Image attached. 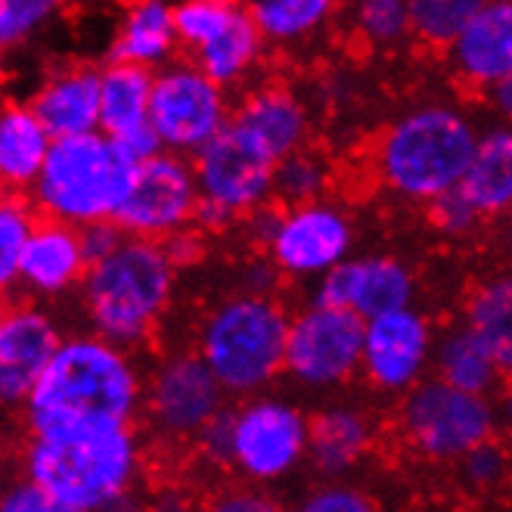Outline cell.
<instances>
[{
  "mask_svg": "<svg viewBox=\"0 0 512 512\" xmlns=\"http://www.w3.org/2000/svg\"><path fill=\"white\" fill-rule=\"evenodd\" d=\"M329 180H333V171H329L326 159L298 146L292 153L280 156L274 165V199L280 205L323 199L329 190Z\"/></svg>",
  "mask_w": 512,
  "mask_h": 512,
  "instance_id": "obj_31",
  "label": "cell"
},
{
  "mask_svg": "<svg viewBox=\"0 0 512 512\" xmlns=\"http://www.w3.org/2000/svg\"><path fill=\"white\" fill-rule=\"evenodd\" d=\"M339 0H246V13L270 44H298L333 19Z\"/></svg>",
  "mask_w": 512,
  "mask_h": 512,
  "instance_id": "obj_29",
  "label": "cell"
},
{
  "mask_svg": "<svg viewBox=\"0 0 512 512\" xmlns=\"http://www.w3.org/2000/svg\"><path fill=\"white\" fill-rule=\"evenodd\" d=\"M230 419L233 410L224 404L208 423L196 432V444L202 450V457L215 466H230Z\"/></svg>",
  "mask_w": 512,
  "mask_h": 512,
  "instance_id": "obj_39",
  "label": "cell"
},
{
  "mask_svg": "<svg viewBox=\"0 0 512 512\" xmlns=\"http://www.w3.org/2000/svg\"><path fill=\"white\" fill-rule=\"evenodd\" d=\"M457 463H460L463 485L475 494L494 491L497 485H503V478H506V450L494 438L469 447Z\"/></svg>",
  "mask_w": 512,
  "mask_h": 512,
  "instance_id": "obj_37",
  "label": "cell"
},
{
  "mask_svg": "<svg viewBox=\"0 0 512 512\" xmlns=\"http://www.w3.org/2000/svg\"><path fill=\"white\" fill-rule=\"evenodd\" d=\"M50 134L28 103L0 106V193H28L50 149Z\"/></svg>",
  "mask_w": 512,
  "mask_h": 512,
  "instance_id": "obj_24",
  "label": "cell"
},
{
  "mask_svg": "<svg viewBox=\"0 0 512 512\" xmlns=\"http://www.w3.org/2000/svg\"><path fill=\"white\" fill-rule=\"evenodd\" d=\"M426 205H429V218H432L435 230L444 236H454V239L469 236L481 221H485L460 187H450V190L438 193Z\"/></svg>",
  "mask_w": 512,
  "mask_h": 512,
  "instance_id": "obj_38",
  "label": "cell"
},
{
  "mask_svg": "<svg viewBox=\"0 0 512 512\" xmlns=\"http://www.w3.org/2000/svg\"><path fill=\"white\" fill-rule=\"evenodd\" d=\"M162 249H165V255L171 258V264L180 270V267H193L199 258H202V252H205V233H199L193 224L190 227H184V230H177V233H171V236H165L162 239Z\"/></svg>",
  "mask_w": 512,
  "mask_h": 512,
  "instance_id": "obj_44",
  "label": "cell"
},
{
  "mask_svg": "<svg viewBox=\"0 0 512 512\" xmlns=\"http://www.w3.org/2000/svg\"><path fill=\"white\" fill-rule=\"evenodd\" d=\"M485 100H488V106L494 109V112H500L503 118L512 112V78H500V81H494V84H488L485 90Z\"/></svg>",
  "mask_w": 512,
  "mask_h": 512,
  "instance_id": "obj_49",
  "label": "cell"
},
{
  "mask_svg": "<svg viewBox=\"0 0 512 512\" xmlns=\"http://www.w3.org/2000/svg\"><path fill=\"white\" fill-rule=\"evenodd\" d=\"M481 218L506 215L512 205V131L497 125L478 134L475 153L457 184Z\"/></svg>",
  "mask_w": 512,
  "mask_h": 512,
  "instance_id": "obj_23",
  "label": "cell"
},
{
  "mask_svg": "<svg viewBox=\"0 0 512 512\" xmlns=\"http://www.w3.org/2000/svg\"><path fill=\"white\" fill-rule=\"evenodd\" d=\"M239 221L236 212H230V208L224 202H215V199H208V196H199L196 208H193V227L205 236H212V233H227L233 224Z\"/></svg>",
  "mask_w": 512,
  "mask_h": 512,
  "instance_id": "obj_46",
  "label": "cell"
},
{
  "mask_svg": "<svg viewBox=\"0 0 512 512\" xmlns=\"http://www.w3.org/2000/svg\"><path fill=\"white\" fill-rule=\"evenodd\" d=\"M444 50L450 53L457 78L472 90L512 78V4L488 0Z\"/></svg>",
  "mask_w": 512,
  "mask_h": 512,
  "instance_id": "obj_19",
  "label": "cell"
},
{
  "mask_svg": "<svg viewBox=\"0 0 512 512\" xmlns=\"http://www.w3.org/2000/svg\"><path fill=\"white\" fill-rule=\"evenodd\" d=\"M35 218V205L25 193H0V295L16 289L19 255Z\"/></svg>",
  "mask_w": 512,
  "mask_h": 512,
  "instance_id": "obj_34",
  "label": "cell"
},
{
  "mask_svg": "<svg viewBox=\"0 0 512 512\" xmlns=\"http://www.w3.org/2000/svg\"><path fill=\"white\" fill-rule=\"evenodd\" d=\"M122 239H125V233L112 218L90 221V224L78 227V243H81V252H84L87 264H94V261L106 258L109 252H115Z\"/></svg>",
  "mask_w": 512,
  "mask_h": 512,
  "instance_id": "obj_41",
  "label": "cell"
},
{
  "mask_svg": "<svg viewBox=\"0 0 512 512\" xmlns=\"http://www.w3.org/2000/svg\"><path fill=\"white\" fill-rule=\"evenodd\" d=\"M432 367H435V376L444 379L447 385L475 391V395H491L506 376L491 345L481 336H475L466 323L450 329L441 339H435Z\"/></svg>",
  "mask_w": 512,
  "mask_h": 512,
  "instance_id": "obj_25",
  "label": "cell"
},
{
  "mask_svg": "<svg viewBox=\"0 0 512 512\" xmlns=\"http://www.w3.org/2000/svg\"><path fill=\"white\" fill-rule=\"evenodd\" d=\"M199 202V187L193 177V162L180 153H156L134 165L131 187L118 205L112 221L125 236L162 239L190 227L193 208Z\"/></svg>",
  "mask_w": 512,
  "mask_h": 512,
  "instance_id": "obj_11",
  "label": "cell"
},
{
  "mask_svg": "<svg viewBox=\"0 0 512 512\" xmlns=\"http://www.w3.org/2000/svg\"><path fill=\"white\" fill-rule=\"evenodd\" d=\"M131 177L134 162L125 159L109 134L53 137L35 184L28 187V202L41 218L84 227L118 212Z\"/></svg>",
  "mask_w": 512,
  "mask_h": 512,
  "instance_id": "obj_6",
  "label": "cell"
},
{
  "mask_svg": "<svg viewBox=\"0 0 512 512\" xmlns=\"http://www.w3.org/2000/svg\"><path fill=\"white\" fill-rule=\"evenodd\" d=\"M401 429L419 457L457 463L469 447L497 435V407L491 395H475L444 379H419L404 391Z\"/></svg>",
  "mask_w": 512,
  "mask_h": 512,
  "instance_id": "obj_7",
  "label": "cell"
},
{
  "mask_svg": "<svg viewBox=\"0 0 512 512\" xmlns=\"http://www.w3.org/2000/svg\"><path fill=\"white\" fill-rule=\"evenodd\" d=\"M289 311L274 295L236 292L205 314L196 354L227 398H249L283 376Z\"/></svg>",
  "mask_w": 512,
  "mask_h": 512,
  "instance_id": "obj_5",
  "label": "cell"
},
{
  "mask_svg": "<svg viewBox=\"0 0 512 512\" xmlns=\"http://www.w3.org/2000/svg\"><path fill=\"white\" fill-rule=\"evenodd\" d=\"M354 249V221L339 205L314 199L286 205L280 227L264 249L280 274L292 280H317L323 270L348 258Z\"/></svg>",
  "mask_w": 512,
  "mask_h": 512,
  "instance_id": "obj_15",
  "label": "cell"
},
{
  "mask_svg": "<svg viewBox=\"0 0 512 512\" xmlns=\"http://www.w3.org/2000/svg\"><path fill=\"white\" fill-rule=\"evenodd\" d=\"M485 4L488 0H407L410 35L429 47L444 50Z\"/></svg>",
  "mask_w": 512,
  "mask_h": 512,
  "instance_id": "obj_32",
  "label": "cell"
},
{
  "mask_svg": "<svg viewBox=\"0 0 512 512\" xmlns=\"http://www.w3.org/2000/svg\"><path fill=\"white\" fill-rule=\"evenodd\" d=\"M280 283V270L277 264L270 261L267 255H258L249 261L246 274H243V292H252V295H274Z\"/></svg>",
  "mask_w": 512,
  "mask_h": 512,
  "instance_id": "obj_47",
  "label": "cell"
},
{
  "mask_svg": "<svg viewBox=\"0 0 512 512\" xmlns=\"http://www.w3.org/2000/svg\"><path fill=\"white\" fill-rule=\"evenodd\" d=\"M50 137L100 131V69L72 66L50 75L28 103Z\"/></svg>",
  "mask_w": 512,
  "mask_h": 512,
  "instance_id": "obj_20",
  "label": "cell"
},
{
  "mask_svg": "<svg viewBox=\"0 0 512 512\" xmlns=\"http://www.w3.org/2000/svg\"><path fill=\"white\" fill-rule=\"evenodd\" d=\"M264 38L255 28L246 7H239L233 19L221 28V32L193 50V63L221 87H233L243 81L261 59Z\"/></svg>",
  "mask_w": 512,
  "mask_h": 512,
  "instance_id": "obj_27",
  "label": "cell"
},
{
  "mask_svg": "<svg viewBox=\"0 0 512 512\" xmlns=\"http://www.w3.org/2000/svg\"><path fill=\"white\" fill-rule=\"evenodd\" d=\"M274 165L277 159L233 118L193 153L199 196L224 202L239 218L274 199Z\"/></svg>",
  "mask_w": 512,
  "mask_h": 512,
  "instance_id": "obj_12",
  "label": "cell"
},
{
  "mask_svg": "<svg viewBox=\"0 0 512 512\" xmlns=\"http://www.w3.org/2000/svg\"><path fill=\"white\" fill-rule=\"evenodd\" d=\"M84 270L87 258L78 243V227L53 218H35L19 255L16 286L32 298H59L81 283Z\"/></svg>",
  "mask_w": 512,
  "mask_h": 512,
  "instance_id": "obj_18",
  "label": "cell"
},
{
  "mask_svg": "<svg viewBox=\"0 0 512 512\" xmlns=\"http://www.w3.org/2000/svg\"><path fill=\"white\" fill-rule=\"evenodd\" d=\"M4 308H7V305H4V295H0V314H4Z\"/></svg>",
  "mask_w": 512,
  "mask_h": 512,
  "instance_id": "obj_50",
  "label": "cell"
},
{
  "mask_svg": "<svg viewBox=\"0 0 512 512\" xmlns=\"http://www.w3.org/2000/svg\"><path fill=\"white\" fill-rule=\"evenodd\" d=\"M146 122L162 140V149L193 156L230 122L227 87L215 84L196 63H165L153 72Z\"/></svg>",
  "mask_w": 512,
  "mask_h": 512,
  "instance_id": "obj_10",
  "label": "cell"
},
{
  "mask_svg": "<svg viewBox=\"0 0 512 512\" xmlns=\"http://www.w3.org/2000/svg\"><path fill=\"white\" fill-rule=\"evenodd\" d=\"M177 267L159 239L125 236L115 252L87 264L81 277V308L97 336L128 351L156 336L171 308Z\"/></svg>",
  "mask_w": 512,
  "mask_h": 512,
  "instance_id": "obj_2",
  "label": "cell"
},
{
  "mask_svg": "<svg viewBox=\"0 0 512 512\" xmlns=\"http://www.w3.org/2000/svg\"><path fill=\"white\" fill-rule=\"evenodd\" d=\"M63 342L59 320L35 301L0 314V410H22L56 345Z\"/></svg>",
  "mask_w": 512,
  "mask_h": 512,
  "instance_id": "obj_17",
  "label": "cell"
},
{
  "mask_svg": "<svg viewBox=\"0 0 512 512\" xmlns=\"http://www.w3.org/2000/svg\"><path fill=\"white\" fill-rule=\"evenodd\" d=\"M230 118L236 125H243L274 159L305 146L308 128H311L305 103H301L292 90L274 87V84L252 90Z\"/></svg>",
  "mask_w": 512,
  "mask_h": 512,
  "instance_id": "obj_22",
  "label": "cell"
},
{
  "mask_svg": "<svg viewBox=\"0 0 512 512\" xmlns=\"http://www.w3.org/2000/svg\"><path fill=\"white\" fill-rule=\"evenodd\" d=\"M143 469L134 426L84 438H35L22 454V475L41 485L53 512H103L122 506Z\"/></svg>",
  "mask_w": 512,
  "mask_h": 512,
  "instance_id": "obj_3",
  "label": "cell"
},
{
  "mask_svg": "<svg viewBox=\"0 0 512 512\" xmlns=\"http://www.w3.org/2000/svg\"><path fill=\"white\" fill-rule=\"evenodd\" d=\"M66 0H0V53L32 41Z\"/></svg>",
  "mask_w": 512,
  "mask_h": 512,
  "instance_id": "obj_36",
  "label": "cell"
},
{
  "mask_svg": "<svg viewBox=\"0 0 512 512\" xmlns=\"http://www.w3.org/2000/svg\"><path fill=\"white\" fill-rule=\"evenodd\" d=\"M308 454V416L280 395H249L230 419V466L255 485L292 475Z\"/></svg>",
  "mask_w": 512,
  "mask_h": 512,
  "instance_id": "obj_8",
  "label": "cell"
},
{
  "mask_svg": "<svg viewBox=\"0 0 512 512\" xmlns=\"http://www.w3.org/2000/svg\"><path fill=\"white\" fill-rule=\"evenodd\" d=\"M283 208H286V205L267 199V202L255 205L252 212L243 215V218H246V230H249L252 243H255L258 249H267V246H270V239H274V233H277V227H280Z\"/></svg>",
  "mask_w": 512,
  "mask_h": 512,
  "instance_id": "obj_45",
  "label": "cell"
},
{
  "mask_svg": "<svg viewBox=\"0 0 512 512\" xmlns=\"http://www.w3.org/2000/svg\"><path fill=\"white\" fill-rule=\"evenodd\" d=\"M370 444H373L370 416L357 407L336 404V407L320 410L314 419H308L305 460H311V466L320 475L339 478L370 454Z\"/></svg>",
  "mask_w": 512,
  "mask_h": 512,
  "instance_id": "obj_21",
  "label": "cell"
},
{
  "mask_svg": "<svg viewBox=\"0 0 512 512\" xmlns=\"http://www.w3.org/2000/svg\"><path fill=\"white\" fill-rule=\"evenodd\" d=\"M416 280L410 267L398 258L373 255V258H342L317 277L314 305L348 308L357 317H379L413 305Z\"/></svg>",
  "mask_w": 512,
  "mask_h": 512,
  "instance_id": "obj_16",
  "label": "cell"
},
{
  "mask_svg": "<svg viewBox=\"0 0 512 512\" xmlns=\"http://www.w3.org/2000/svg\"><path fill=\"white\" fill-rule=\"evenodd\" d=\"M112 140L125 153V159H131L134 165H140L146 159H153L156 153H162V140H159V134L153 131V125H149V122H140L134 128L118 131V134H112Z\"/></svg>",
  "mask_w": 512,
  "mask_h": 512,
  "instance_id": "obj_43",
  "label": "cell"
},
{
  "mask_svg": "<svg viewBox=\"0 0 512 512\" xmlns=\"http://www.w3.org/2000/svg\"><path fill=\"white\" fill-rule=\"evenodd\" d=\"M478 128L472 118L447 103H423L404 112L376 143V174L395 196L429 202L460 184L475 153Z\"/></svg>",
  "mask_w": 512,
  "mask_h": 512,
  "instance_id": "obj_4",
  "label": "cell"
},
{
  "mask_svg": "<svg viewBox=\"0 0 512 512\" xmlns=\"http://www.w3.org/2000/svg\"><path fill=\"white\" fill-rule=\"evenodd\" d=\"M466 326L481 336L497 354L500 367L509 373L512 364V283L494 277L481 283L466 301Z\"/></svg>",
  "mask_w": 512,
  "mask_h": 512,
  "instance_id": "obj_30",
  "label": "cell"
},
{
  "mask_svg": "<svg viewBox=\"0 0 512 512\" xmlns=\"http://www.w3.org/2000/svg\"><path fill=\"white\" fill-rule=\"evenodd\" d=\"M305 512H370L373 500L348 485H329L323 491H314L305 503Z\"/></svg>",
  "mask_w": 512,
  "mask_h": 512,
  "instance_id": "obj_40",
  "label": "cell"
},
{
  "mask_svg": "<svg viewBox=\"0 0 512 512\" xmlns=\"http://www.w3.org/2000/svg\"><path fill=\"white\" fill-rule=\"evenodd\" d=\"M364 317L348 308L311 305L289 314L283 373L308 391H336L360 370Z\"/></svg>",
  "mask_w": 512,
  "mask_h": 512,
  "instance_id": "obj_9",
  "label": "cell"
},
{
  "mask_svg": "<svg viewBox=\"0 0 512 512\" xmlns=\"http://www.w3.org/2000/svg\"><path fill=\"white\" fill-rule=\"evenodd\" d=\"M149 94H153V69L109 59L100 69V131L118 134L146 122Z\"/></svg>",
  "mask_w": 512,
  "mask_h": 512,
  "instance_id": "obj_28",
  "label": "cell"
},
{
  "mask_svg": "<svg viewBox=\"0 0 512 512\" xmlns=\"http://www.w3.org/2000/svg\"><path fill=\"white\" fill-rule=\"evenodd\" d=\"M171 10H174L177 44L196 50L221 32L239 10V4L236 0H184V4H177Z\"/></svg>",
  "mask_w": 512,
  "mask_h": 512,
  "instance_id": "obj_35",
  "label": "cell"
},
{
  "mask_svg": "<svg viewBox=\"0 0 512 512\" xmlns=\"http://www.w3.org/2000/svg\"><path fill=\"white\" fill-rule=\"evenodd\" d=\"M435 329L413 305L364 320L360 376L379 395L401 398L432 367Z\"/></svg>",
  "mask_w": 512,
  "mask_h": 512,
  "instance_id": "obj_14",
  "label": "cell"
},
{
  "mask_svg": "<svg viewBox=\"0 0 512 512\" xmlns=\"http://www.w3.org/2000/svg\"><path fill=\"white\" fill-rule=\"evenodd\" d=\"M177 50L174 10L165 0H140L109 47V59H125L146 69H162Z\"/></svg>",
  "mask_w": 512,
  "mask_h": 512,
  "instance_id": "obj_26",
  "label": "cell"
},
{
  "mask_svg": "<svg viewBox=\"0 0 512 512\" xmlns=\"http://www.w3.org/2000/svg\"><path fill=\"white\" fill-rule=\"evenodd\" d=\"M227 395L196 351L165 354L143 382L149 426L171 441H190L224 407Z\"/></svg>",
  "mask_w": 512,
  "mask_h": 512,
  "instance_id": "obj_13",
  "label": "cell"
},
{
  "mask_svg": "<svg viewBox=\"0 0 512 512\" xmlns=\"http://www.w3.org/2000/svg\"><path fill=\"white\" fill-rule=\"evenodd\" d=\"M351 16L354 32L367 47L395 50L413 38L407 0H354Z\"/></svg>",
  "mask_w": 512,
  "mask_h": 512,
  "instance_id": "obj_33",
  "label": "cell"
},
{
  "mask_svg": "<svg viewBox=\"0 0 512 512\" xmlns=\"http://www.w3.org/2000/svg\"><path fill=\"white\" fill-rule=\"evenodd\" d=\"M0 512H53V506L50 497L41 491V485L22 475L0 491Z\"/></svg>",
  "mask_w": 512,
  "mask_h": 512,
  "instance_id": "obj_42",
  "label": "cell"
},
{
  "mask_svg": "<svg viewBox=\"0 0 512 512\" xmlns=\"http://www.w3.org/2000/svg\"><path fill=\"white\" fill-rule=\"evenodd\" d=\"M215 509L221 512H270L274 503H267L258 491H233V494H224Z\"/></svg>",
  "mask_w": 512,
  "mask_h": 512,
  "instance_id": "obj_48",
  "label": "cell"
},
{
  "mask_svg": "<svg viewBox=\"0 0 512 512\" xmlns=\"http://www.w3.org/2000/svg\"><path fill=\"white\" fill-rule=\"evenodd\" d=\"M143 373L128 348L97 333L63 336L22 404L35 438H84L134 426Z\"/></svg>",
  "mask_w": 512,
  "mask_h": 512,
  "instance_id": "obj_1",
  "label": "cell"
}]
</instances>
